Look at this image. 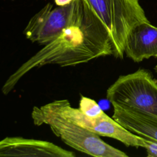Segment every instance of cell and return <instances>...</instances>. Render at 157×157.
<instances>
[{
  "instance_id": "11",
  "label": "cell",
  "mask_w": 157,
  "mask_h": 157,
  "mask_svg": "<svg viewBox=\"0 0 157 157\" xmlns=\"http://www.w3.org/2000/svg\"><path fill=\"white\" fill-rule=\"evenodd\" d=\"M74 0H54L57 6H64L71 4Z\"/></svg>"
},
{
  "instance_id": "1",
  "label": "cell",
  "mask_w": 157,
  "mask_h": 157,
  "mask_svg": "<svg viewBox=\"0 0 157 157\" xmlns=\"http://www.w3.org/2000/svg\"><path fill=\"white\" fill-rule=\"evenodd\" d=\"M109 55H112L110 43L82 25L77 13L74 22L9 75L2 86V93L8 94L26 74L35 68L48 64L74 66Z\"/></svg>"
},
{
  "instance_id": "5",
  "label": "cell",
  "mask_w": 157,
  "mask_h": 157,
  "mask_svg": "<svg viewBox=\"0 0 157 157\" xmlns=\"http://www.w3.org/2000/svg\"><path fill=\"white\" fill-rule=\"evenodd\" d=\"M77 18L75 0L64 6L47 4L28 21L23 32L27 39L45 45L55 39Z\"/></svg>"
},
{
  "instance_id": "6",
  "label": "cell",
  "mask_w": 157,
  "mask_h": 157,
  "mask_svg": "<svg viewBox=\"0 0 157 157\" xmlns=\"http://www.w3.org/2000/svg\"><path fill=\"white\" fill-rule=\"evenodd\" d=\"M0 156L74 157L75 154L51 142L6 137L0 140Z\"/></svg>"
},
{
  "instance_id": "3",
  "label": "cell",
  "mask_w": 157,
  "mask_h": 157,
  "mask_svg": "<svg viewBox=\"0 0 157 157\" xmlns=\"http://www.w3.org/2000/svg\"><path fill=\"white\" fill-rule=\"evenodd\" d=\"M31 118L36 126L48 125L53 133L75 150L95 157H128L124 152L105 142L100 136L47 110L34 106Z\"/></svg>"
},
{
  "instance_id": "2",
  "label": "cell",
  "mask_w": 157,
  "mask_h": 157,
  "mask_svg": "<svg viewBox=\"0 0 157 157\" xmlns=\"http://www.w3.org/2000/svg\"><path fill=\"white\" fill-rule=\"evenodd\" d=\"M80 21L109 40L112 55L123 59L127 37L137 25L149 21L139 0H75Z\"/></svg>"
},
{
  "instance_id": "7",
  "label": "cell",
  "mask_w": 157,
  "mask_h": 157,
  "mask_svg": "<svg viewBox=\"0 0 157 157\" xmlns=\"http://www.w3.org/2000/svg\"><path fill=\"white\" fill-rule=\"evenodd\" d=\"M124 54L136 63L157 56V27L150 21L137 25L129 33Z\"/></svg>"
},
{
  "instance_id": "10",
  "label": "cell",
  "mask_w": 157,
  "mask_h": 157,
  "mask_svg": "<svg viewBox=\"0 0 157 157\" xmlns=\"http://www.w3.org/2000/svg\"><path fill=\"white\" fill-rule=\"evenodd\" d=\"M143 144L148 157H157V141L143 137Z\"/></svg>"
},
{
  "instance_id": "8",
  "label": "cell",
  "mask_w": 157,
  "mask_h": 157,
  "mask_svg": "<svg viewBox=\"0 0 157 157\" xmlns=\"http://www.w3.org/2000/svg\"><path fill=\"white\" fill-rule=\"evenodd\" d=\"M112 118L130 132L157 141V117L140 110L114 105Z\"/></svg>"
},
{
  "instance_id": "12",
  "label": "cell",
  "mask_w": 157,
  "mask_h": 157,
  "mask_svg": "<svg viewBox=\"0 0 157 157\" xmlns=\"http://www.w3.org/2000/svg\"><path fill=\"white\" fill-rule=\"evenodd\" d=\"M155 58L157 59V56H155ZM154 69H155V72L157 73V64L155 66V68H154Z\"/></svg>"
},
{
  "instance_id": "9",
  "label": "cell",
  "mask_w": 157,
  "mask_h": 157,
  "mask_svg": "<svg viewBox=\"0 0 157 157\" xmlns=\"http://www.w3.org/2000/svg\"><path fill=\"white\" fill-rule=\"evenodd\" d=\"M78 108L84 113L91 117L98 116L104 112L94 99L83 96H81Z\"/></svg>"
},
{
  "instance_id": "4",
  "label": "cell",
  "mask_w": 157,
  "mask_h": 157,
  "mask_svg": "<svg viewBox=\"0 0 157 157\" xmlns=\"http://www.w3.org/2000/svg\"><path fill=\"white\" fill-rule=\"evenodd\" d=\"M106 97L112 106L131 107L157 117V81L146 69L120 75L108 88Z\"/></svg>"
}]
</instances>
